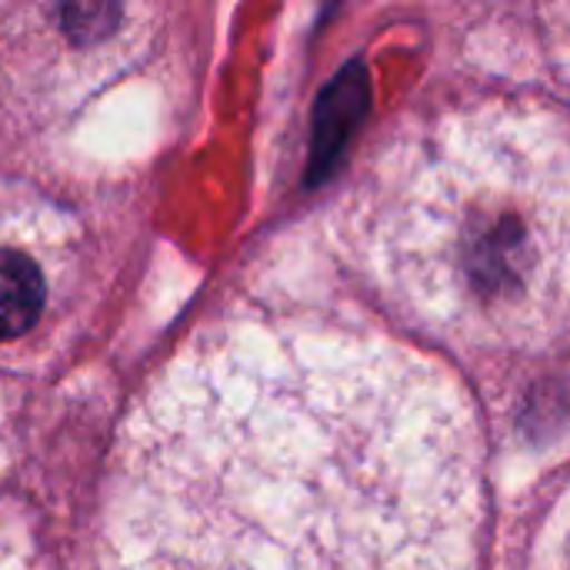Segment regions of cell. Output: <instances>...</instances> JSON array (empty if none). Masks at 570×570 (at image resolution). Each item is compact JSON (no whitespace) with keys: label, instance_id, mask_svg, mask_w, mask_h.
Wrapping results in <instances>:
<instances>
[{"label":"cell","instance_id":"cell-1","mask_svg":"<svg viewBox=\"0 0 570 570\" xmlns=\"http://www.w3.org/2000/svg\"><path fill=\"white\" fill-rule=\"evenodd\" d=\"M478 528L471 411L428 357L234 324L130 411L90 570H474Z\"/></svg>","mask_w":570,"mask_h":570},{"label":"cell","instance_id":"cell-2","mask_svg":"<svg viewBox=\"0 0 570 570\" xmlns=\"http://www.w3.org/2000/svg\"><path fill=\"white\" fill-rule=\"evenodd\" d=\"M364 240L381 284L431 331L531 347L570 327V124L484 104L404 137Z\"/></svg>","mask_w":570,"mask_h":570},{"label":"cell","instance_id":"cell-3","mask_svg":"<svg viewBox=\"0 0 570 570\" xmlns=\"http://www.w3.org/2000/svg\"><path fill=\"white\" fill-rule=\"evenodd\" d=\"M43 297L47 281L40 267L27 254L0 247V341H13L30 331L43 311Z\"/></svg>","mask_w":570,"mask_h":570}]
</instances>
